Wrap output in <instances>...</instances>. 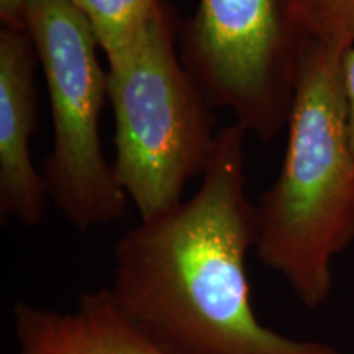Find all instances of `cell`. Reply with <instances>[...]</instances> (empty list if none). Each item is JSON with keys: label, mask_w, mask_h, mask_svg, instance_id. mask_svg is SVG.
Returning <instances> with one entry per match:
<instances>
[{"label": "cell", "mask_w": 354, "mask_h": 354, "mask_svg": "<svg viewBox=\"0 0 354 354\" xmlns=\"http://www.w3.org/2000/svg\"><path fill=\"white\" fill-rule=\"evenodd\" d=\"M246 135L234 122L220 128L196 194L123 233L107 289L165 354H339L276 333L256 317L246 263L258 212L246 190Z\"/></svg>", "instance_id": "cell-1"}, {"label": "cell", "mask_w": 354, "mask_h": 354, "mask_svg": "<svg viewBox=\"0 0 354 354\" xmlns=\"http://www.w3.org/2000/svg\"><path fill=\"white\" fill-rule=\"evenodd\" d=\"M342 48L312 38L300 61L281 169L256 205V253L304 307L333 287L331 264L354 241V153Z\"/></svg>", "instance_id": "cell-2"}, {"label": "cell", "mask_w": 354, "mask_h": 354, "mask_svg": "<svg viewBox=\"0 0 354 354\" xmlns=\"http://www.w3.org/2000/svg\"><path fill=\"white\" fill-rule=\"evenodd\" d=\"M105 61L115 176L140 220H151L179 205L189 180L209 167L218 136L214 107L177 51L169 6L138 41Z\"/></svg>", "instance_id": "cell-3"}, {"label": "cell", "mask_w": 354, "mask_h": 354, "mask_svg": "<svg viewBox=\"0 0 354 354\" xmlns=\"http://www.w3.org/2000/svg\"><path fill=\"white\" fill-rule=\"evenodd\" d=\"M25 32L50 95L53 148L41 171L50 202L79 232L113 223L130 198L102 148L107 69L94 33L71 0H28Z\"/></svg>", "instance_id": "cell-4"}, {"label": "cell", "mask_w": 354, "mask_h": 354, "mask_svg": "<svg viewBox=\"0 0 354 354\" xmlns=\"http://www.w3.org/2000/svg\"><path fill=\"white\" fill-rule=\"evenodd\" d=\"M312 38L300 0H198L179 30V53L212 107L271 143L287 127Z\"/></svg>", "instance_id": "cell-5"}, {"label": "cell", "mask_w": 354, "mask_h": 354, "mask_svg": "<svg viewBox=\"0 0 354 354\" xmlns=\"http://www.w3.org/2000/svg\"><path fill=\"white\" fill-rule=\"evenodd\" d=\"M39 59L25 30L0 32V216L35 227L48 209L46 184L33 165Z\"/></svg>", "instance_id": "cell-6"}, {"label": "cell", "mask_w": 354, "mask_h": 354, "mask_svg": "<svg viewBox=\"0 0 354 354\" xmlns=\"http://www.w3.org/2000/svg\"><path fill=\"white\" fill-rule=\"evenodd\" d=\"M13 331L19 354H165L133 328L107 287L81 295L71 312L17 302Z\"/></svg>", "instance_id": "cell-7"}, {"label": "cell", "mask_w": 354, "mask_h": 354, "mask_svg": "<svg viewBox=\"0 0 354 354\" xmlns=\"http://www.w3.org/2000/svg\"><path fill=\"white\" fill-rule=\"evenodd\" d=\"M91 26L105 59L135 44L151 28L165 0H71Z\"/></svg>", "instance_id": "cell-8"}, {"label": "cell", "mask_w": 354, "mask_h": 354, "mask_svg": "<svg viewBox=\"0 0 354 354\" xmlns=\"http://www.w3.org/2000/svg\"><path fill=\"white\" fill-rule=\"evenodd\" d=\"M313 37L331 46H354V0H300Z\"/></svg>", "instance_id": "cell-9"}, {"label": "cell", "mask_w": 354, "mask_h": 354, "mask_svg": "<svg viewBox=\"0 0 354 354\" xmlns=\"http://www.w3.org/2000/svg\"><path fill=\"white\" fill-rule=\"evenodd\" d=\"M342 82L344 105H346V122L349 141L354 153V46H349L342 55Z\"/></svg>", "instance_id": "cell-10"}, {"label": "cell", "mask_w": 354, "mask_h": 354, "mask_svg": "<svg viewBox=\"0 0 354 354\" xmlns=\"http://www.w3.org/2000/svg\"><path fill=\"white\" fill-rule=\"evenodd\" d=\"M28 0H0V20L3 28L25 30Z\"/></svg>", "instance_id": "cell-11"}]
</instances>
